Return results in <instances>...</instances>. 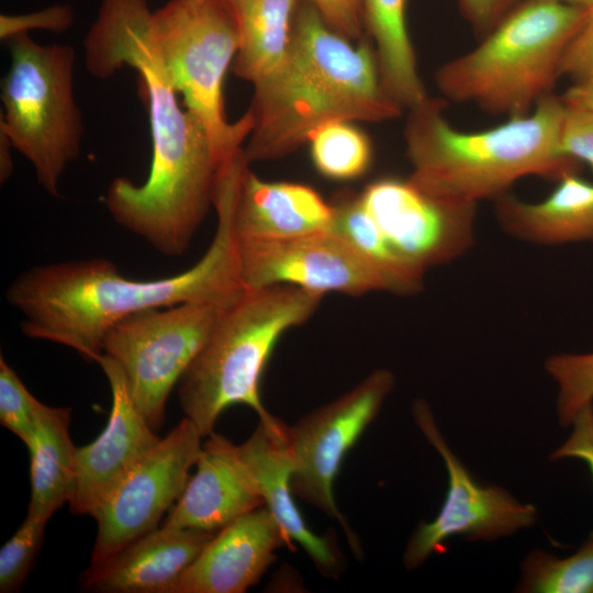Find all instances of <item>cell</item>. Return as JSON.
<instances>
[{"mask_svg":"<svg viewBox=\"0 0 593 593\" xmlns=\"http://www.w3.org/2000/svg\"><path fill=\"white\" fill-rule=\"evenodd\" d=\"M83 47L93 77H110L123 66L138 72L149 118L148 177L139 184L115 178L105 206L116 223L158 253L180 256L213 206L221 166L203 125L180 108L153 41L147 0H102Z\"/></svg>","mask_w":593,"mask_h":593,"instance_id":"cell-1","label":"cell"},{"mask_svg":"<svg viewBox=\"0 0 593 593\" xmlns=\"http://www.w3.org/2000/svg\"><path fill=\"white\" fill-rule=\"evenodd\" d=\"M236 194L232 184L217 188L213 239L201 259L178 275L131 279L103 258L51 262L21 272L5 299L23 316L22 333L96 361L109 328L130 314L187 302L233 303L245 290L234 228Z\"/></svg>","mask_w":593,"mask_h":593,"instance_id":"cell-2","label":"cell"},{"mask_svg":"<svg viewBox=\"0 0 593 593\" xmlns=\"http://www.w3.org/2000/svg\"><path fill=\"white\" fill-rule=\"evenodd\" d=\"M254 87L248 164L289 155L324 124L384 122L403 112L384 90L369 45H353L309 2L294 12L284 59Z\"/></svg>","mask_w":593,"mask_h":593,"instance_id":"cell-3","label":"cell"},{"mask_svg":"<svg viewBox=\"0 0 593 593\" xmlns=\"http://www.w3.org/2000/svg\"><path fill=\"white\" fill-rule=\"evenodd\" d=\"M445 107L444 98L429 96L407 110L404 127L407 179L433 197L478 204L508 193L524 177L558 181L579 170L580 163L559 148L561 96L552 93L529 114L480 132L455 128Z\"/></svg>","mask_w":593,"mask_h":593,"instance_id":"cell-4","label":"cell"},{"mask_svg":"<svg viewBox=\"0 0 593 593\" xmlns=\"http://www.w3.org/2000/svg\"><path fill=\"white\" fill-rule=\"evenodd\" d=\"M323 295L290 284L245 289L223 309L204 345L181 377L179 404L203 437L214 433L220 415L240 404L259 422L279 430L260 398V380L279 338L306 322Z\"/></svg>","mask_w":593,"mask_h":593,"instance_id":"cell-5","label":"cell"},{"mask_svg":"<svg viewBox=\"0 0 593 593\" xmlns=\"http://www.w3.org/2000/svg\"><path fill=\"white\" fill-rule=\"evenodd\" d=\"M588 9L561 0H521L479 44L435 72L446 101L508 119L553 93L560 64Z\"/></svg>","mask_w":593,"mask_h":593,"instance_id":"cell-6","label":"cell"},{"mask_svg":"<svg viewBox=\"0 0 593 593\" xmlns=\"http://www.w3.org/2000/svg\"><path fill=\"white\" fill-rule=\"evenodd\" d=\"M10 67L1 81L0 128L33 166L53 197L67 166L80 154L83 124L74 93L75 49L41 45L29 33L7 41Z\"/></svg>","mask_w":593,"mask_h":593,"instance_id":"cell-7","label":"cell"},{"mask_svg":"<svg viewBox=\"0 0 593 593\" xmlns=\"http://www.w3.org/2000/svg\"><path fill=\"white\" fill-rule=\"evenodd\" d=\"M153 41L166 74L187 110L205 128L222 166L242 149L253 128L247 111L231 123L222 86L239 47L227 0H169L153 12Z\"/></svg>","mask_w":593,"mask_h":593,"instance_id":"cell-8","label":"cell"},{"mask_svg":"<svg viewBox=\"0 0 593 593\" xmlns=\"http://www.w3.org/2000/svg\"><path fill=\"white\" fill-rule=\"evenodd\" d=\"M226 306L187 302L143 310L118 321L107 332L102 354L119 366L131 399L155 432L165 421L171 390Z\"/></svg>","mask_w":593,"mask_h":593,"instance_id":"cell-9","label":"cell"},{"mask_svg":"<svg viewBox=\"0 0 593 593\" xmlns=\"http://www.w3.org/2000/svg\"><path fill=\"white\" fill-rule=\"evenodd\" d=\"M412 416L425 439L441 457L448 473V489L439 513L422 521L412 533L404 552L407 570L421 567L432 555L447 550L452 537L470 541H493L532 527L537 508L523 503L496 484L478 482L445 440L429 404L417 399Z\"/></svg>","mask_w":593,"mask_h":593,"instance_id":"cell-10","label":"cell"},{"mask_svg":"<svg viewBox=\"0 0 593 593\" xmlns=\"http://www.w3.org/2000/svg\"><path fill=\"white\" fill-rule=\"evenodd\" d=\"M394 383L391 371L377 369L350 391L289 426L295 462L293 495L336 519L358 558L362 556L361 545L336 504L334 483L344 458L378 416Z\"/></svg>","mask_w":593,"mask_h":593,"instance_id":"cell-11","label":"cell"},{"mask_svg":"<svg viewBox=\"0 0 593 593\" xmlns=\"http://www.w3.org/2000/svg\"><path fill=\"white\" fill-rule=\"evenodd\" d=\"M202 437L183 417L125 475L93 517L98 530L91 563L103 561L158 527L190 479Z\"/></svg>","mask_w":593,"mask_h":593,"instance_id":"cell-12","label":"cell"},{"mask_svg":"<svg viewBox=\"0 0 593 593\" xmlns=\"http://www.w3.org/2000/svg\"><path fill=\"white\" fill-rule=\"evenodd\" d=\"M237 250L245 289L290 284L322 295L393 293L389 278L332 231L287 239L237 240Z\"/></svg>","mask_w":593,"mask_h":593,"instance_id":"cell-13","label":"cell"},{"mask_svg":"<svg viewBox=\"0 0 593 593\" xmlns=\"http://www.w3.org/2000/svg\"><path fill=\"white\" fill-rule=\"evenodd\" d=\"M360 199L390 245L423 271L473 245L477 204L436 198L395 178L372 182Z\"/></svg>","mask_w":593,"mask_h":593,"instance_id":"cell-14","label":"cell"},{"mask_svg":"<svg viewBox=\"0 0 593 593\" xmlns=\"http://www.w3.org/2000/svg\"><path fill=\"white\" fill-rule=\"evenodd\" d=\"M96 362L109 381L112 406L102 433L76 450V482L69 501L74 514L92 517L160 439L136 409L119 366L104 354Z\"/></svg>","mask_w":593,"mask_h":593,"instance_id":"cell-15","label":"cell"},{"mask_svg":"<svg viewBox=\"0 0 593 593\" xmlns=\"http://www.w3.org/2000/svg\"><path fill=\"white\" fill-rule=\"evenodd\" d=\"M291 544L262 505L216 532L169 593H244Z\"/></svg>","mask_w":593,"mask_h":593,"instance_id":"cell-16","label":"cell"},{"mask_svg":"<svg viewBox=\"0 0 593 593\" xmlns=\"http://www.w3.org/2000/svg\"><path fill=\"white\" fill-rule=\"evenodd\" d=\"M195 468L161 526L216 533L265 505L238 445L226 437L215 433L208 436Z\"/></svg>","mask_w":593,"mask_h":593,"instance_id":"cell-17","label":"cell"},{"mask_svg":"<svg viewBox=\"0 0 593 593\" xmlns=\"http://www.w3.org/2000/svg\"><path fill=\"white\" fill-rule=\"evenodd\" d=\"M215 533L157 527L90 563L82 588L102 593H169Z\"/></svg>","mask_w":593,"mask_h":593,"instance_id":"cell-18","label":"cell"},{"mask_svg":"<svg viewBox=\"0 0 593 593\" xmlns=\"http://www.w3.org/2000/svg\"><path fill=\"white\" fill-rule=\"evenodd\" d=\"M238 448L259 485L265 505L288 538L305 550L323 574L337 577L343 558L334 537L312 532L293 499L291 478L295 462L289 443V426L275 430L259 422Z\"/></svg>","mask_w":593,"mask_h":593,"instance_id":"cell-19","label":"cell"},{"mask_svg":"<svg viewBox=\"0 0 593 593\" xmlns=\"http://www.w3.org/2000/svg\"><path fill=\"white\" fill-rule=\"evenodd\" d=\"M328 204L313 188L294 182H268L244 169L235 208L237 240L287 239L329 231Z\"/></svg>","mask_w":593,"mask_h":593,"instance_id":"cell-20","label":"cell"},{"mask_svg":"<svg viewBox=\"0 0 593 593\" xmlns=\"http://www.w3.org/2000/svg\"><path fill=\"white\" fill-rule=\"evenodd\" d=\"M557 182L542 201L525 202L510 193L497 198L495 216L502 230L539 245L593 242V183L578 171Z\"/></svg>","mask_w":593,"mask_h":593,"instance_id":"cell-21","label":"cell"},{"mask_svg":"<svg viewBox=\"0 0 593 593\" xmlns=\"http://www.w3.org/2000/svg\"><path fill=\"white\" fill-rule=\"evenodd\" d=\"M70 409L41 402L30 452L31 496L27 515L47 522L66 502L76 482V450L70 434Z\"/></svg>","mask_w":593,"mask_h":593,"instance_id":"cell-22","label":"cell"},{"mask_svg":"<svg viewBox=\"0 0 593 593\" xmlns=\"http://www.w3.org/2000/svg\"><path fill=\"white\" fill-rule=\"evenodd\" d=\"M407 0H362L366 29L376 43L381 82L403 110L429 96L418 75L406 26Z\"/></svg>","mask_w":593,"mask_h":593,"instance_id":"cell-23","label":"cell"},{"mask_svg":"<svg viewBox=\"0 0 593 593\" xmlns=\"http://www.w3.org/2000/svg\"><path fill=\"white\" fill-rule=\"evenodd\" d=\"M239 47L233 71L253 85L272 72L288 52L296 0H227Z\"/></svg>","mask_w":593,"mask_h":593,"instance_id":"cell-24","label":"cell"},{"mask_svg":"<svg viewBox=\"0 0 593 593\" xmlns=\"http://www.w3.org/2000/svg\"><path fill=\"white\" fill-rule=\"evenodd\" d=\"M329 231L343 237L370 259L391 281L393 293L410 295L423 288V270L405 260L387 240L365 209L360 195L345 197L333 204Z\"/></svg>","mask_w":593,"mask_h":593,"instance_id":"cell-25","label":"cell"},{"mask_svg":"<svg viewBox=\"0 0 593 593\" xmlns=\"http://www.w3.org/2000/svg\"><path fill=\"white\" fill-rule=\"evenodd\" d=\"M521 593H593V530L579 549L559 558L545 550L530 551L521 564L516 588Z\"/></svg>","mask_w":593,"mask_h":593,"instance_id":"cell-26","label":"cell"},{"mask_svg":"<svg viewBox=\"0 0 593 593\" xmlns=\"http://www.w3.org/2000/svg\"><path fill=\"white\" fill-rule=\"evenodd\" d=\"M317 170L332 179L349 180L363 175L371 160V147L363 133L348 122H331L309 137Z\"/></svg>","mask_w":593,"mask_h":593,"instance_id":"cell-27","label":"cell"},{"mask_svg":"<svg viewBox=\"0 0 593 593\" xmlns=\"http://www.w3.org/2000/svg\"><path fill=\"white\" fill-rule=\"evenodd\" d=\"M545 369L557 384L558 422L569 427L575 414L593 402V351L552 355Z\"/></svg>","mask_w":593,"mask_h":593,"instance_id":"cell-28","label":"cell"},{"mask_svg":"<svg viewBox=\"0 0 593 593\" xmlns=\"http://www.w3.org/2000/svg\"><path fill=\"white\" fill-rule=\"evenodd\" d=\"M47 522L27 515L0 550V592H18L44 541Z\"/></svg>","mask_w":593,"mask_h":593,"instance_id":"cell-29","label":"cell"},{"mask_svg":"<svg viewBox=\"0 0 593 593\" xmlns=\"http://www.w3.org/2000/svg\"><path fill=\"white\" fill-rule=\"evenodd\" d=\"M41 402L27 390L18 373L0 357V423L27 447L35 433Z\"/></svg>","mask_w":593,"mask_h":593,"instance_id":"cell-30","label":"cell"},{"mask_svg":"<svg viewBox=\"0 0 593 593\" xmlns=\"http://www.w3.org/2000/svg\"><path fill=\"white\" fill-rule=\"evenodd\" d=\"M559 148L564 156L585 163L593 170V111L563 102Z\"/></svg>","mask_w":593,"mask_h":593,"instance_id":"cell-31","label":"cell"},{"mask_svg":"<svg viewBox=\"0 0 593 593\" xmlns=\"http://www.w3.org/2000/svg\"><path fill=\"white\" fill-rule=\"evenodd\" d=\"M74 21V12L69 5L55 4L43 10L24 14H1L0 37L8 41L11 37L29 33L31 30L52 32L66 31Z\"/></svg>","mask_w":593,"mask_h":593,"instance_id":"cell-32","label":"cell"},{"mask_svg":"<svg viewBox=\"0 0 593 593\" xmlns=\"http://www.w3.org/2000/svg\"><path fill=\"white\" fill-rule=\"evenodd\" d=\"M573 83L593 82V5L569 43L560 64V78Z\"/></svg>","mask_w":593,"mask_h":593,"instance_id":"cell-33","label":"cell"},{"mask_svg":"<svg viewBox=\"0 0 593 593\" xmlns=\"http://www.w3.org/2000/svg\"><path fill=\"white\" fill-rule=\"evenodd\" d=\"M321 14L325 23L345 38L361 40L365 24L362 0H305Z\"/></svg>","mask_w":593,"mask_h":593,"instance_id":"cell-34","label":"cell"},{"mask_svg":"<svg viewBox=\"0 0 593 593\" xmlns=\"http://www.w3.org/2000/svg\"><path fill=\"white\" fill-rule=\"evenodd\" d=\"M569 427L570 435L550 454L549 459H579L588 466L593 480V402L575 414Z\"/></svg>","mask_w":593,"mask_h":593,"instance_id":"cell-35","label":"cell"},{"mask_svg":"<svg viewBox=\"0 0 593 593\" xmlns=\"http://www.w3.org/2000/svg\"><path fill=\"white\" fill-rule=\"evenodd\" d=\"M521 0H457L462 18L479 40L488 35Z\"/></svg>","mask_w":593,"mask_h":593,"instance_id":"cell-36","label":"cell"},{"mask_svg":"<svg viewBox=\"0 0 593 593\" xmlns=\"http://www.w3.org/2000/svg\"><path fill=\"white\" fill-rule=\"evenodd\" d=\"M561 99L568 105L593 111V82L572 83Z\"/></svg>","mask_w":593,"mask_h":593,"instance_id":"cell-37","label":"cell"},{"mask_svg":"<svg viewBox=\"0 0 593 593\" xmlns=\"http://www.w3.org/2000/svg\"><path fill=\"white\" fill-rule=\"evenodd\" d=\"M13 149L8 134L0 128V180L5 182L13 172V160L11 156Z\"/></svg>","mask_w":593,"mask_h":593,"instance_id":"cell-38","label":"cell"},{"mask_svg":"<svg viewBox=\"0 0 593 593\" xmlns=\"http://www.w3.org/2000/svg\"><path fill=\"white\" fill-rule=\"evenodd\" d=\"M561 1L573 4V5H578L581 8H585V9L593 5V0H561Z\"/></svg>","mask_w":593,"mask_h":593,"instance_id":"cell-39","label":"cell"}]
</instances>
